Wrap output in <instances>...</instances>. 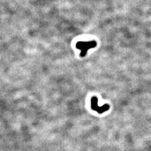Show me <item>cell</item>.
Listing matches in <instances>:
<instances>
[{
	"mask_svg": "<svg viewBox=\"0 0 151 151\" xmlns=\"http://www.w3.org/2000/svg\"><path fill=\"white\" fill-rule=\"evenodd\" d=\"M97 43L96 41L92 40V41H79L77 42V44H76V47L78 49H79L81 50V53H80V56L81 58H83L86 55L88 50L90 49L94 48L96 47Z\"/></svg>",
	"mask_w": 151,
	"mask_h": 151,
	"instance_id": "cell-1",
	"label": "cell"
},
{
	"mask_svg": "<svg viewBox=\"0 0 151 151\" xmlns=\"http://www.w3.org/2000/svg\"><path fill=\"white\" fill-rule=\"evenodd\" d=\"M98 100L97 97H92L91 100V107L93 110L98 112L100 114H101V113L105 112L110 109V106L108 104H105V105L101 106H99L98 105Z\"/></svg>",
	"mask_w": 151,
	"mask_h": 151,
	"instance_id": "cell-2",
	"label": "cell"
}]
</instances>
